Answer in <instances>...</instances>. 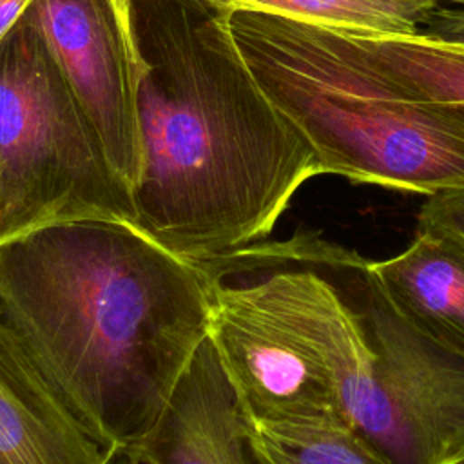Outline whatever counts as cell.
I'll return each mask as SVG.
<instances>
[{
  "mask_svg": "<svg viewBox=\"0 0 464 464\" xmlns=\"http://www.w3.org/2000/svg\"><path fill=\"white\" fill-rule=\"evenodd\" d=\"M216 281L136 225H47L0 243V326L116 457L165 417L208 337Z\"/></svg>",
  "mask_w": 464,
  "mask_h": 464,
  "instance_id": "6da1fadb",
  "label": "cell"
},
{
  "mask_svg": "<svg viewBox=\"0 0 464 464\" xmlns=\"http://www.w3.org/2000/svg\"><path fill=\"white\" fill-rule=\"evenodd\" d=\"M219 0H130L141 78L136 227L208 261L265 241L323 174L248 69Z\"/></svg>",
  "mask_w": 464,
  "mask_h": 464,
  "instance_id": "7a4b0ae2",
  "label": "cell"
},
{
  "mask_svg": "<svg viewBox=\"0 0 464 464\" xmlns=\"http://www.w3.org/2000/svg\"><path fill=\"white\" fill-rule=\"evenodd\" d=\"M228 24L323 174L424 196L464 185V107L426 91L364 36L243 9Z\"/></svg>",
  "mask_w": 464,
  "mask_h": 464,
  "instance_id": "3957f363",
  "label": "cell"
},
{
  "mask_svg": "<svg viewBox=\"0 0 464 464\" xmlns=\"http://www.w3.org/2000/svg\"><path fill=\"white\" fill-rule=\"evenodd\" d=\"M69 221L136 225V208L31 4L0 40V243Z\"/></svg>",
  "mask_w": 464,
  "mask_h": 464,
  "instance_id": "277c9868",
  "label": "cell"
},
{
  "mask_svg": "<svg viewBox=\"0 0 464 464\" xmlns=\"http://www.w3.org/2000/svg\"><path fill=\"white\" fill-rule=\"evenodd\" d=\"M306 241L355 310L368 344L348 426L392 464L464 460V359L393 304L372 261L312 234Z\"/></svg>",
  "mask_w": 464,
  "mask_h": 464,
  "instance_id": "5b68a950",
  "label": "cell"
},
{
  "mask_svg": "<svg viewBox=\"0 0 464 464\" xmlns=\"http://www.w3.org/2000/svg\"><path fill=\"white\" fill-rule=\"evenodd\" d=\"M33 7L111 165L134 190L141 170V67L130 0H33Z\"/></svg>",
  "mask_w": 464,
  "mask_h": 464,
  "instance_id": "8992f818",
  "label": "cell"
},
{
  "mask_svg": "<svg viewBox=\"0 0 464 464\" xmlns=\"http://www.w3.org/2000/svg\"><path fill=\"white\" fill-rule=\"evenodd\" d=\"M207 339L245 420L346 424L330 381L246 281L214 283Z\"/></svg>",
  "mask_w": 464,
  "mask_h": 464,
  "instance_id": "52a82bcc",
  "label": "cell"
},
{
  "mask_svg": "<svg viewBox=\"0 0 464 464\" xmlns=\"http://www.w3.org/2000/svg\"><path fill=\"white\" fill-rule=\"evenodd\" d=\"M141 448L158 464H263L208 339Z\"/></svg>",
  "mask_w": 464,
  "mask_h": 464,
  "instance_id": "ba28073f",
  "label": "cell"
},
{
  "mask_svg": "<svg viewBox=\"0 0 464 464\" xmlns=\"http://www.w3.org/2000/svg\"><path fill=\"white\" fill-rule=\"evenodd\" d=\"M0 326V464H112Z\"/></svg>",
  "mask_w": 464,
  "mask_h": 464,
  "instance_id": "9c48e42d",
  "label": "cell"
},
{
  "mask_svg": "<svg viewBox=\"0 0 464 464\" xmlns=\"http://www.w3.org/2000/svg\"><path fill=\"white\" fill-rule=\"evenodd\" d=\"M372 270L413 324L464 359V243L417 230L406 250L372 261Z\"/></svg>",
  "mask_w": 464,
  "mask_h": 464,
  "instance_id": "30bf717a",
  "label": "cell"
},
{
  "mask_svg": "<svg viewBox=\"0 0 464 464\" xmlns=\"http://www.w3.org/2000/svg\"><path fill=\"white\" fill-rule=\"evenodd\" d=\"M230 11H257L361 36L415 34L437 0H219Z\"/></svg>",
  "mask_w": 464,
  "mask_h": 464,
  "instance_id": "8fae6325",
  "label": "cell"
},
{
  "mask_svg": "<svg viewBox=\"0 0 464 464\" xmlns=\"http://www.w3.org/2000/svg\"><path fill=\"white\" fill-rule=\"evenodd\" d=\"M245 426L263 464H392L348 424L245 420Z\"/></svg>",
  "mask_w": 464,
  "mask_h": 464,
  "instance_id": "7c38bea8",
  "label": "cell"
},
{
  "mask_svg": "<svg viewBox=\"0 0 464 464\" xmlns=\"http://www.w3.org/2000/svg\"><path fill=\"white\" fill-rule=\"evenodd\" d=\"M364 38L426 91L464 107V45L431 38L422 31Z\"/></svg>",
  "mask_w": 464,
  "mask_h": 464,
  "instance_id": "4fadbf2b",
  "label": "cell"
},
{
  "mask_svg": "<svg viewBox=\"0 0 464 464\" xmlns=\"http://www.w3.org/2000/svg\"><path fill=\"white\" fill-rule=\"evenodd\" d=\"M417 230H430L464 243V185L426 196Z\"/></svg>",
  "mask_w": 464,
  "mask_h": 464,
  "instance_id": "5bb4252c",
  "label": "cell"
},
{
  "mask_svg": "<svg viewBox=\"0 0 464 464\" xmlns=\"http://www.w3.org/2000/svg\"><path fill=\"white\" fill-rule=\"evenodd\" d=\"M428 36L464 45V5L451 7V9H437L426 22Z\"/></svg>",
  "mask_w": 464,
  "mask_h": 464,
  "instance_id": "9a60e30c",
  "label": "cell"
},
{
  "mask_svg": "<svg viewBox=\"0 0 464 464\" xmlns=\"http://www.w3.org/2000/svg\"><path fill=\"white\" fill-rule=\"evenodd\" d=\"M33 0H0V40L20 20Z\"/></svg>",
  "mask_w": 464,
  "mask_h": 464,
  "instance_id": "2e32d148",
  "label": "cell"
},
{
  "mask_svg": "<svg viewBox=\"0 0 464 464\" xmlns=\"http://www.w3.org/2000/svg\"><path fill=\"white\" fill-rule=\"evenodd\" d=\"M112 462L114 464H158L141 446L118 453Z\"/></svg>",
  "mask_w": 464,
  "mask_h": 464,
  "instance_id": "e0dca14e",
  "label": "cell"
},
{
  "mask_svg": "<svg viewBox=\"0 0 464 464\" xmlns=\"http://www.w3.org/2000/svg\"><path fill=\"white\" fill-rule=\"evenodd\" d=\"M437 2H453V4H459V5H464V0H437Z\"/></svg>",
  "mask_w": 464,
  "mask_h": 464,
  "instance_id": "ac0fdd59",
  "label": "cell"
},
{
  "mask_svg": "<svg viewBox=\"0 0 464 464\" xmlns=\"http://www.w3.org/2000/svg\"><path fill=\"white\" fill-rule=\"evenodd\" d=\"M457 464H464V460H460V462H457Z\"/></svg>",
  "mask_w": 464,
  "mask_h": 464,
  "instance_id": "d6986e66",
  "label": "cell"
}]
</instances>
